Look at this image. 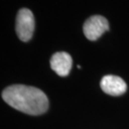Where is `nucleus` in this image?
<instances>
[{
	"label": "nucleus",
	"mask_w": 129,
	"mask_h": 129,
	"mask_svg": "<svg viewBox=\"0 0 129 129\" xmlns=\"http://www.w3.org/2000/svg\"><path fill=\"white\" fill-rule=\"evenodd\" d=\"M2 99L13 108L28 115H41L49 108L46 95L40 89L27 85L16 84L5 88Z\"/></svg>",
	"instance_id": "f257e3e1"
},
{
	"label": "nucleus",
	"mask_w": 129,
	"mask_h": 129,
	"mask_svg": "<svg viewBox=\"0 0 129 129\" xmlns=\"http://www.w3.org/2000/svg\"><path fill=\"white\" fill-rule=\"evenodd\" d=\"M35 16L31 10L27 8L19 10L16 15L15 31L18 38L23 42L29 41L35 32Z\"/></svg>",
	"instance_id": "f03ea898"
},
{
	"label": "nucleus",
	"mask_w": 129,
	"mask_h": 129,
	"mask_svg": "<svg viewBox=\"0 0 129 129\" xmlns=\"http://www.w3.org/2000/svg\"><path fill=\"white\" fill-rule=\"evenodd\" d=\"M109 30V24L102 15H93L84 22L83 33L87 39L95 41Z\"/></svg>",
	"instance_id": "7ed1b4c3"
},
{
	"label": "nucleus",
	"mask_w": 129,
	"mask_h": 129,
	"mask_svg": "<svg viewBox=\"0 0 129 129\" xmlns=\"http://www.w3.org/2000/svg\"><path fill=\"white\" fill-rule=\"evenodd\" d=\"M101 88L102 91L110 96L118 97L124 94L127 90V85L125 81L120 77L107 75L102 78Z\"/></svg>",
	"instance_id": "20e7f679"
},
{
	"label": "nucleus",
	"mask_w": 129,
	"mask_h": 129,
	"mask_svg": "<svg viewBox=\"0 0 129 129\" xmlns=\"http://www.w3.org/2000/svg\"><path fill=\"white\" fill-rule=\"evenodd\" d=\"M51 68L60 77L68 76L72 69V56L66 52H57L53 55L50 60Z\"/></svg>",
	"instance_id": "39448f33"
}]
</instances>
